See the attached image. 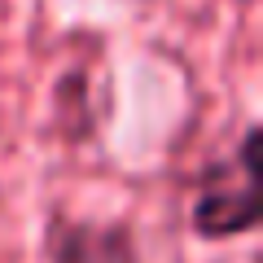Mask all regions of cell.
Returning <instances> with one entry per match:
<instances>
[{"label":"cell","instance_id":"6da1fadb","mask_svg":"<svg viewBox=\"0 0 263 263\" xmlns=\"http://www.w3.org/2000/svg\"><path fill=\"white\" fill-rule=\"evenodd\" d=\"M259 123L241 132L237 149L224 162H211L197 176L193 211L189 224L202 241H233V237H250L263 219L259 202Z\"/></svg>","mask_w":263,"mask_h":263},{"label":"cell","instance_id":"7a4b0ae2","mask_svg":"<svg viewBox=\"0 0 263 263\" xmlns=\"http://www.w3.org/2000/svg\"><path fill=\"white\" fill-rule=\"evenodd\" d=\"M48 263H136V237L123 219H57Z\"/></svg>","mask_w":263,"mask_h":263}]
</instances>
